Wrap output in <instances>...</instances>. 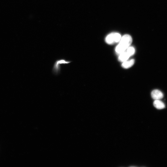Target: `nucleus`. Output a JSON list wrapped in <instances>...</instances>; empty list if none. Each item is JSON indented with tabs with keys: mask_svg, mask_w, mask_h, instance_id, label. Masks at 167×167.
<instances>
[{
	"mask_svg": "<svg viewBox=\"0 0 167 167\" xmlns=\"http://www.w3.org/2000/svg\"><path fill=\"white\" fill-rule=\"evenodd\" d=\"M132 41V37L130 35L126 34L123 36L116 48V52L120 54L125 51L130 45Z\"/></svg>",
	"mask_w": 167,
	"mask_h": 167,
	"instance_id": "1",
	"label": "nucleus"
},
{
	"mask_svg": "<svg viewBox=\"0 0 167 167\" xmlns=\"http://www.w3.org/2000/svg\"><path fill=\"white\" fill-rule=\"evenodd\" d=\"M72 61L63 58L57 60L53 65L52 72L55 75H59L61 71V66L62 65H67L71 63Z\"/></svg>",
	"mask_w": 167,
	"mask_h": 167,
	"instance_id": "2",
	"label": "nucleus"
},
{
	"mask_svg": "<svg viewBox=\"0 0 167 167\" xmlns=\"http://www.w3.org/2000/svg\"><path fill=\"white\" fill-rule=\"evenodd\" d=\"M122 38L121 35L116 33L110 34L106 37V42L109 44H112L119 42Z\"/></svg>",
	"mask_w": 167,
	"mask_h": 167,
	"instance_id": "3",
	"label": "nucleus"
},
{
	"mask_svg": "<svg viewBox=\"0 0 167 167\" xmlns=\"http://www.w3.org/2000/svg\"><path fill=\"white\" fill-rule=\"evenodd\" d=\"M151 95L152 98L155 100H160L163 97L162 92L157 89L153 90L151 92Z\"/></svg>",
	"mask_w": 167,
	"mask_h": 167,
	"instance_id": "4",
	"label": "nucleus"
},
{
	"mask_svg": "<svg viewBox=\"0 0 167 167\" xmlns=\"http://www.w3.org/2000/svg\"><path fill=\"white\" fill-rule=\"evenodd\" d=\"M154 105L158 109H162L165 107L164 104L160 100H155L154 102Z\"/></svg>",
	"mask_w": 167,
	"mask_h": 167,
	"instance_id": "5",
	"label": "nucleus"
},
{
	"mask_svg": "<svg viewBox=\"0 0 167 167\" xmlns=\"http://www.w3.org/2000/svg\"><path fill=\"white\" fill-rule=\"evenodd\" d=\"M130 57L127 52H124L121 54L119 57V60L121 62H125L127 61Z\"/></svg>",
	"mask_w": 167,
	"mask_h": 167,
	"instance_id": "6",
	"label": "nucleus"
},
{
	"mask_svg": "<svg viewBox=\"0 0 167 167\" xmlns=\"http://www.w3.org/2000/svg\"><path fill=\"white\" fill-rule=\"evenodd\" d=\"M135 60L134 59H132L128 61L124 62L122 64V67L125 69H127L131 67L134 64Z\"/></svg>",
	"mask_w": 167,
	"mask_h": 167,
	"instance_id": "7",
	"label": "nucleus"
},
{
	"mask_svg": "<svg viewBox=\"0 0 167 167\" xmlns=\"http://www.w3.org/2000/svg\"><path fill=\"white\" fill-rule=\"evenodd\" d=\"M130 55V56L134 54L135 52V50L133 47H129L127 49L126 51Z\"/></svg>",
	"mask_w": 167,
	"mask_h": 167,
	"instance_id": "8",
	"label": "nucleus"
}]
</instances>
